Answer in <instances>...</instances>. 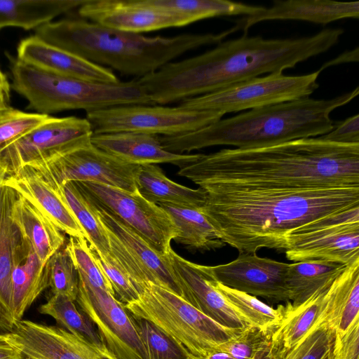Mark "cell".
Here are the masks:
<instances>
[{
    "label": "cell",
    "mask_w": 359,
    "mask_h": 359,
    "mask_svg": "<svg viewBox=\"0 0 359 359\" xmlns=\"http://www.w3.org/2000/svg\"><path fill=\"white\" fill-rule=\"evenodd\" d=\"M177 175L199 187L311 189L359 187V144L301 138L201 154Z\"/></svg>",
    "instance_id": "1"
},
{
    "label": "cell",
    "mask_w": 359,
    "mask_h": 359,
    "mask_svg": "<svg viewBox=\"0 0 359 359\" xmlns=\"http://www.w3.org/2000/svg\"><path fill=\"white\" fill-rule=\"evenodd\" d=\"M343 33L340 28H327L311 36L284 39L244 34L197 56L169 62L137 80L155 104L182 101L293 68L327 51Z\"/></svg>",
    "instance_id": "2"
},
{
    "label": "cell",
    "mask_w": 359,
    "mask_h": 359,
    "mask_svg": "<svg viewBox=\"0 0 359 359\" xmlns=\"http://www.w3.org/2000/svg\"><path fill=\"white\" fill-rule=\"evenodd\" d=\"M202 189L206 201L201 211L220 239L238 252L256 253L264 248L283 251L292 231L359 206V187Z\"/></svg>",
    "instance_id": "3"
},
{
    "label": "cell",
    "mask_w": 359,
    "mask_h": 359,
    "mask_svg": "<svg viewBox=\"0 0 359 359\" xmlns=\"http://www.w3.org/2000/svg\"><path fill=\"white\" fill-rule=\"evenodd\" d=\"M236 31L234 26L216 34L146 36L81 18H65L42 25L34 35L95 65L142 78L191 50L218 44Z\"/></svg>",
    "instance_id": "4"
},
{
    "label": "cell",
    "mask_w": 359,
    "mask_h": 359,
    "mask_svg": "<svg viewBox=\"0 0 359 359\" xmlns=\"http://www.w3.org/2000/svg\"><path fill=\"white\" fill-rule=\"evenodd\" d=\"M358 94L359 88L356 87L329 100L306 97L266 106L222 118L196 131L171 137L160 136L159 139L165 150L184 154L212 146L250 149L316 137L333 129L334 123L330 118L331 113Z\"/></svg>",
    "instance_id": "5"
},
{
    "label": "cell",
    "mask_w": 359,
    "mask_h": 359,
    "mask_svg": "<svg viewBox=\"0 0 359 359\" xmlns=\"http://www.w3.org/2000/svg\"><path fill=\"white\" fill-rule=\"evenodd\" d=\"M11 88L28 101L27 109L48 115L123 105H155L137 79L108 84L64 76L11 57Z\"/></svg>",
    "instance_id": "6"
},
{
    "label": "cell",
    "mask_w": 359,
    "mask_h": 359,
    "mask_svg": "<svg viewBox=\"0 0 359 359\" xmlns=\"http://www.w3.org/2000/svg\"><path fill=\"white\" fill-rule=\"evenodd\" d=\"M125 307L133 316L149 321L196 356L217 351L240 332L221 325L182 297L151 283Z\"/></svg>",
    "instance_id": "7"
},
{
    "label": "cell",
    "mask_w": 359,
    "mask_h": 359,
    "mask_svg": "<svg viewBox=\"0 0 359 359\" xmlns=\"http://www.w3.org/2000/svg\"><path fill=\"white\" fill-rule=\"evenodd\" d=\"M320 73V70L299 76L271 73L185 99L180 106L186 109L217 111L224 115L309 97L318 88L317 80Z\"/></svg>",
    "instance_id": "8"
},
{
    "label": "cell",
    "mask_w": 359,
    "mask_h": 359,
    "mask_svg": "<svg viewBox=\"0 0 359 359\" xmlns=\"http://www.w3.org/2000/svg\"><path fill=\"white\" fill-rule=\"evenodd\" d=\"M217 111L178 107L123 105L86 113L93 133L137 132L171 137L201 129L222 119Z\"/></svg>",
    "instance_id": "9"
},
{
    "label": "cell",
    "mask_w": 359,
    "mask_h": 359,
    "mask_svg": "<svg viewBox=\"0 0 359 359\" xmlns=\"http://www.w3.org/2000/svg\"><path fill=\"white\" fill-rule=\"evenodd\" d=\"M283 251L294 262L322 260L348 265L359 259V206L292 231Z\"/></svg>",
    "instance_id": "10"
},
{
    "label": "cell",
    "mask_w": 359,
    "mask_h": 359,
    "mask_svg": "<svg viewBox=\"0 0 359 359\" xmlns=\"http://www.w3.org/2000/svg\"><path fill=\"white\" fill-rule=\"evenodd\" d=\"M85 194L143 238L157 252L167 255L178 230L172 218L159 205L137 192L111 186L74 182Z\"/></svg>",
    "instance_id": "11"
},
{
    "label": "cell",
    "mask_w": 359,
    "mask_h": 359,
    "mask_svg": "<svg viewBox=\"0 0 359 359\" xmlns=\"http://www.w3.org/2000/svg\"><path fill=\"white\" fill-rule=\"evenodd\" d=\"M32 163L45 168L60 186L68 182H86L137 192L135 180L140 165L126 162L102 151L92 143L91 138Z\"/></svg>",
    "instance_id": "12"
},
{
    "label": "cell",
    "mask_w": 359,
    "mask_h": 359,
    "mask_svg": "<svg viewBox=\"0 0 359 359\" xmlns=\"http://www.w3.org/2000/svg\"><path fill=\"white\" fill-rule=\"evenodd\" d=\"M90 201L106 231L111 254L129 275L139 292L147 283H151L182 297L168 255L157 252L111 213Z\"/></svg>",
    "instance_id": "13"
},
{
    "label": "cell",
    "mask_w": 359,
    "mask_h": 359,
    "mask_svg": "<svg viewBox=\"0 0 359 359\" xmlns=\"http://www.w3.org/2000/svg\"><path fill=\"white\" fill-rule=\"evenodd\" d=\"M76 301L95 326L103 344L117 359H148L133 316L110 292L79 274Z\"/></svg>",
    "instance_id": "14"
},
{
    "label": "cell",
    "mask_w": 359,
    "mask_h": 359,
    "mask_svg": "<svg viewBox=\"0 0 359 359\" xmlns=\"http://www.w3.org/2000/svg\"><path fill=\"white\" fill-rule=\"evenodd\" d=\"M3 337L26 359H117L104 346L91 344L63 327L28 320L16 322Z\"/></svg>",
    "instance_id": "15"
},
{
    "label": "cell",
    "mask_w": 359,
    "mask_h": 359,
    "mask_svg": "<svg viewBox=\"0 0 359 359\" xmlns=\"http://www.w3.org/2000/svg\"><path fill=\"white\" fill-rule=\"evenodd\" d=\"M90 122L76 116H49L0 153V161L11 175L25 165L42 161L65 147L91 138Z\"/></svg>",
    "instance_id": "16"
},
{
    "label": "cell",
    "mask_w": 359,
    "mask_h": 359,
    "mask_svg": "<svg viewBox=\"0 0 359 359\" xmlns=\"http://www.w3.org/2000/svg\"><path fill=\"white\" fill-rule=\"evenodd\" d=\"M288 266L256 253L239 252L233 261L210 268L215 280L228 287L270 302L286 303L290 302L286 284Z\"/></svg>",
    "instance_id": "17"
},
{
    "label": "cell",
    "mask_w": 359,
    "mask_h": 359,
    "mask_svg": "<svg viewBox=\"0 0 359 359\" xmlns=\"http://www.w3.org/2000/svg\"><path fill=\"white\" fill-rule=\"evenodd\" d=\"M2 185L11 188L26 198L64 233L86 239L62 187L43 166L34 163L25 165L6 175Z\"/></svg>",
    "instance_id": "18"
},
{
    "label": "cell",
    "mask_w": 359,
    "mask_h": 359,
    "mask_svg": "<svg viewBox=\"0 0 359 359\" xmlns=\"http://www.w3.org/2000/svg\"><path fill=\"white\" fill-rule=\"evenodd\" d=\"M79 14L104 27L138 34L195 22L188 15L153 7L144 0H86Z\"/></svg>",
    "instance_id": "19"
},
{
    "label": "cell",
    "mask_w": 359,
    "mask_h": 359,
    "mask_svg": "<svg viewBox=\"0 0 359 359\" xmlns=\"http://www.w3.org/2000/svg\"><path fill=\"white\" fill-rule=\"evenodd\" d=\"M168 256L183 299L224 327L238 332L248 327L217 289L210 266L187 260L172 249Z\"/></svg>",
    "instance_id": "20"
},
{
    "label": "cell",
    "mask_w": 359,
    "mask_h": 359,
    "mask_svg": "<svg viewBox=\"0 0 359 359\" xmlns=\"http://www.w3.org/2000/svg\"><path fill=\"white\" fill-rule=\"evenodd\" d=\"M17 59L42 69L90 82L108 84L120 82L111 69L51 45L35 35L20 41Z\"/></svg>",
    "instance_id": "21"
},
{
    "label": "cell",
    "mask_w": 359,
    "mask_h": 359,
    "mask_svg": "<svg viewBox=\"0 0 359 359\" xmlns=\"http://www.w3.org/2000/svg\"><path fill=\"white\" fill-rule=\"evenodd\" d=\"M17 193L0 187V329L7 332L14 327L12 311V274L20 262L27 241L12 218L11 210Z\"/></svg>",
    "instance_id": "22"
},
{
    "label": "cell",
    "mask_w": 359,
    "mask_h": 359,
    "mask_svg": "<svg viewBox=\"0 0 359 359\" xmlns=\"http://www.w3.org/2000/svg\"><path fill=\"white\" fill-rule=\"evenodd\" d=\"M158 135L117 132L93 133L92 143L97 148L123 161L137 165L170 163L180 168L196 161L201 154H176L165 150Z\"/></svg>",
    "instance_id": "23"
},
{
    "label": "cell",
    "mask_w": 359,
    "mask_h": 359,
    "mask_svg": "<svg viewBox=\"0 0 359 359\" xmlns=\"http://www.w3.org/2000/svg\"><path fill=\"white\" fill-rule=\"evenodd\" d=\"M359 2L329 0H276L262 12L245 16L238 21L239 29L245 33L252 25L266 20H297L327 25L344 18H358Z\"/></svg>",
    "instance_id": "24"
},
{
    "label": "cell",
    "mask_w": 359,
    "mask_h": 359,
    "mask_svg": "<svg viewBox=\"0 0 359 359\" xmlns=\"http://www.w3.org/2000/svg\"><path fill=\"white\" fill-rule=\"evenodd\" d=\"M359 319V259L346 265L325 292L318 322L341 334Z\"/></svg>",
    "instance_id": "25"
},
{
    "label": "cell",
    "mask_w": 359,
    "mask_h": 359,
    "mask_svg": "<svg viewBox=\"0 0 359 359\" xmlns=\"http://www.w3.org/2000/svg\"><path fill=\"white\" fill-rule=\"evenodd\" d=\"M328 288L316 292L299 306H293L290 302L285 303L281 321L269 337L273 359H284L318 323Z\"/></svg>",
    "instance_id": "26"
},
{
    "label": "cell",
    "mask_w": 359,
    "mask_h": 359,
    "mask_svg": "<svg viewBox=\"0 0 359 359\" xmlns=\"http://www.w3.org/2000/svg\"><path fill=\"white\" fill-rule=\"evenodd\" d=\"M12 218L43 264L65 244L64 233L26 198L19 195L13 202Z\"/></svg>",
    "instance_id": "27"
},
{
    "label": "cell",
    "mask_w": 359,
    "mask_h": 359,
    "mask_svg": "<svg viewBox=\"0 0 359 359\" xmlns=\"http://www.w3.org/2000/svg\"><path fill=\"white\" fill-rule=\"evenodd\" d=\"M135 182L138 193L154 204L201 209L206 201L203 189H194L173 182L156 164L141 165Z\"/></svg>",
    "instance_id": "28"
},
{
    "label": "cell",
    "mask_w": 359,
    "mask_h": 359,
    "mask_svg": "<svg viewBox=\"0 0 359 359\" xmlns=\"http://www.w3.org/2000/svg\"><path fill=\"white\" fill-rule=\"evenodd\" d=\"M86 0H0V29L17 27L37 29Z\"/></svg>",
    "instance_id": "29"
},
{
    "label": "cell",
    "mask_w": 359,
    "mask_h": 359,
    "mask_svg": "<svg viewBox=\"0 0 359 359\" xmlns=\"http://www.w3.org/2000/svg\"><path fill=\"white\" fill-rule=\"evenodd\" d=\"M49 287L47 263L43 264L27 242L24 254L12 274V311L15 323L31 304Z\"/></svg>",
    "instance_id": "30"
},
{
    "label": "cell",
    "mask_w": 359,
    "mask_h": 359,
    "mask_svg": "<svg viewBox=\"0 0 359 359\" xmlns=\"http://www.w3.org/2000/svg\"><path fill=\"white\" fill-rule=\"evenodd\" d=\"M345 267L322 260L289 264L286 284L291 304L299 306L316 292L328 288Z\"/></svg>",
    "instance_id": "31"
},
{
    "label": "cell",
    "mask_w": 359,
    "mask_h": 359,
    "mask_svg": "<svg viewBox=\"0 0 359 359\" xmlns=\"http://www.w3.org/2000/svg\"><path fill=\"white\" fill-rule=\"evenodd\" d=\"M159 205L172 218L178 230L174 241L194 252L215 250L226 245L200 209L162 203Z\"/></svg>",
    "instance_id": "32"
},
{
    "label": "cell",
    "mask_w": 359,
    "mask_h": 359,
    "mask_svg": "<svg viewBox=\"0 0 359 359\" xmlns=\"http://www.w3.org/2000/svg\"><path fill=\"white\" fill-rule=\"evenodd\" d=\"M215 286L248 326L258 328L270 337L280 323L285 305L274 309L257 297L228 287L217 280Z\"/></svg>",
    "instance_id": "33"
},
{
    "label": "cell",
    "mask_w": 359,
    "mask_h": 359,
    "mask_svg": "<svg viewBox=\"0 0 359 359\" xmlns=\"http://www.w3.org/2000/svg\"><path fill=\"white\" fill-rule=\"evenodd\" d=\"M145 3L170 13L183 14L195 22L222 15H256L265 8L227 0H144Z\"/></svg>",
    "instance_id": "34"
},
{
    "label": "cell",
    "mask_w": 359,
    "mask_h": 359,
    "mask_svg": "<svg viewBox=\"0 0 359 359\" xmlns=\"http://www.w3.org/2000/svg\"><path fill=\"white\" fill-rule=\"evenodd\" d=\"M65 197L83 228L91 248L103 255L111 254L109 239L93 205L74 182L61 185Z\"/></svg>",
    "instance_id": "35"
},
{
    "label": "cell",
    "mask_w": 359,
    "mask_h": 359,
    "mask_svg": "<svg viewBox=\"0 0 359 359\" xmlns=\"http://www.w3.org/2000/svg\"><path fill=\"white\" fill-rule=\"evenodd\" d=\"M74 302L63 295L52 294L39 311L51 316L66 330L96 346H104L95 326L83 312L78 310Z\"/></svg>",
    "instance_id": "36"
},
{
    "label": "cell",
    "mask_w": 359,
    "mask_h": 359,
    "mask_svg": "<svg viewBox=\"0 0 359 359\" xmlns=\"http://www.w3.org/2000/svg\"><path fill=\"white\" fill-rule=\"evenodd\" d=\"M148 359H190L192 354L149 321L133 316Z\"/></svg>",
    "instance_id": "37"
},
{
    "label": "cell",
    "mask_w": 359,
    "mask_h": 359,
    "mask_svg": "<svg viewBox=\"0 0 359 359\" xmlns=\"http://www.w3.org/2000/svg\"><path fill=\"white\" fill-rule=\"evenodd\" d=\"M84 238L69 236L65 248L70 256L79 274L93 286L114 294L111 285L102 271L95 253Z\"/></svg>",
    "instance_id": "38"
},
{
    "label": "cell",
    "mask_w": 359,
    "mask_h": 359,
    "mask_svg": "<svg viewBox=\"0 0 359 359\" xmlns=\"http://www.w3.org/2000/svg\"><path fill=\"white\" fill-rule=\"evenodd\" d=\"M49 287L52 294L76 301L79 291L77 270L65 248L55 252L47 262Z\"/></svg>",
    "instance_id": "39"
},
{
    "label": "cell",
    "mask_w": 359,
    "mask_h": 359,
    "mask_svg": "<svg viewBox=\"0 0 359 359\" xmlns=\"http://www.w3.org/2000/svg\"><path fill=\"white\" fill-rule=\"evenodd\" d=\"M335 332L318 322L284 359H332Z\"/></svg>",
    "instance_id": "40"
},
{
    "label": "cell",
    "mask_w": 359,
    "mask_h": 359,
    "mask_svg": "<svg viewBox=\"0 0 359 359\" xmlns=\"http://www.w3.org/2000/svg\"><path fill=\"white\" fill-rule=\"evenodd\" d=\"M49 116L38 113H27L12 107L0 114V153Z\"/></svg>",
    "instance_id": "41"
},
{
    "label": "cell",
    "mask_w": 359,
    "mask_h": 359,
    "mask_svg": "<svg viewBox=\"0 0 359 359\" xmlns=\"http://www.w3.org/2000/svg\"><path fill=\"white\" fill-rule=\"evenodd\" d=\"M93 249V248H92ZM97 261L108 278L115 296L124 305L137 299L140 292L135 286L132 279L121 266L111 254L103 255L94 249Z\"/></svg>",
    "instance_id": "42"
},
{
    "label": "cell",
    "mask_w": 359,
    "mask_h": 359,
    "mask_svg": "<svg viewBox=\"0 0 359 359\" xmlns=\"http://www.w3.org/2000/svg\"><path fill=\"white\" fill-rule=\"evenodd\" d=\"M269 341V336L267 334L258 328L248 326L221 344L217 351L226 353L235 359H252Z\"/></svg>",
    "instance_id": "43"
},
{
    "label": "cell",
    "mask_w": 359,
    "mask_h": 359,
    "mask_svg": "<svg viewBox=\"0 0 359 359\" xmlns=\"http://www.w3.org/2000/svg\"><path fill=\"white\" fill-rule=\"evenodd\" d=\"M332 359H359V319L343 334H335Z\"/></svg>",
    "instance_id": "44"
},
{
    "label": "cell",
    "mask_w": 359,
    "mask_h": 359,
    "mask_svg": "<svg viewBox=\"0 0 359 359\" xmlns=\"http://www.w3.org/2000/svg\"><path fill=\"white\" fill-rule=\"evenodd\" d=\"M320 137L333 142L359 144V115L352 116L334 124L332 130Z\"/></svg>",
    "instance_id": "45"
},
{
    "label": "cell",
    "mask_w": 359,
    "mask_h": 359,
    "mask_svg": "<svg viewBox=\"0 0 359 359\" xmlns=\"http://www.w3.org/2000/svg\"><path fill=\"white\" fill-rule=\"evenodd\" d=\"M0 359H22V354L10 345L0 334Z\"/></svg>",
    "instance_id": "46"
},
{
    "label": "cell",
    "mask_w": 359,
    "mask_h": 359,
    "mask_svg": "<svg viewBox=\"0 0 359 359\" xmlns=\"http://www.w3.org/2000/svg\"><path fill=\"white\" fill-rule=\"evenodd\" d=\"M358 62V48L357 47L355 49L345 52L341 55H339L337 57L333 59L332 60L328 62L325 64L320 69V72L325 68L331 66V65H337L339 64L344 63V62Z\"/></svg>",
    "instance_id": "47"
},
{
    "label": "cell",
    "mask_w": 359,
    "mask_h": 359,
    "mask_svg": "<svg viewBox=\"0 0 359 359\" xmlns=\"http://www.w3.org/2000/svg\"><path fill=\"white\" fill-rule=\"evenodd\" d=\"M11 85L7 76L0 69V100L8 103L11 95Z\"/></svg>",
    "instance_id": "48"
},
{
    "label": "cell",
    "mask_w": 359,
    "mask_h": 359,
    "mask_svg": "<svg viewBox=\"0 0 359 359\" xmlns=\"http://www.w3.org/2000/svg\"><path fill=\"white\" fill-rule=\"evenodd\" d=\"M190 359H235L226 353L215 351L203 355L196 356L192 355Z\"/></svg>",
    "instance_id": "49"
},
{
    "label": "cell",
    "mask_w": 359,
    "mask_h": 359,
    "mask_svg": "<svg viewBox=\"0 0 359 359\" xmlns=\"http://www.w3.org/2000/svg\"><path fill=\"white\" fill-rule=\"evenodd\" d=\"M252 359H273L270 352L269 341L256 353Z\"/></svg>",
    "instance_id": "50"
},
{
    "label": "cell",
    "mask_w": 359,
    "mask_h": 359,
    "mask_svg": "<svg viewBox=\"0 0 359 359\" xmlns=\"http://www.w3.org/2000/svg\"><path fill=\"white\" fill-rule=\"evenodd\" d=\"M11 107L8 105V103L0 100V114L4 113L10 109Z\"/></svg>",
    "instance_id": "51"
},
{
    "label": "cell",
    "mask_w": 359,
    "mask_h": 359,
    "mask_svg": "<svg viewBox=\"0 0 359 359\" xmlns=\"http://www.w3.org/2000/svg\"><path fill=\"white\" fill-rule=\"evenodd\" d=\"M6 174V170L3 164L0 161V175Z\"/></svg>",
    "instance_id": "52"
},
{
    "label": "cell",
    "mask_w": 359,
    "mask_h": 359,
    "mask_svg": "<svg viewBox=\"0 0 359 359\" xmlns=\"http://www.w3.org/2000/svg\"><path fill=\"white\" fill-rule=\"evenodd\" d=\"M6 174L0 175V187L2 186L3 182L6 177Z\"/></svg>",
    "instance_id": "53"
},
{
    "label": "cell",
    "mask_w": 359,
    "mask_h": 359,
    "mask_svg": "<svg viewBox=\"0 0 359 359\" xmlns=\"http://www.w3.org/2000/svg\"><path fill=\"white\" fill-rule=\"evenodd\" d=\"M1 334V333H0Z\"/></svg>",
    "instance_id": "54"
}]
</instances>
